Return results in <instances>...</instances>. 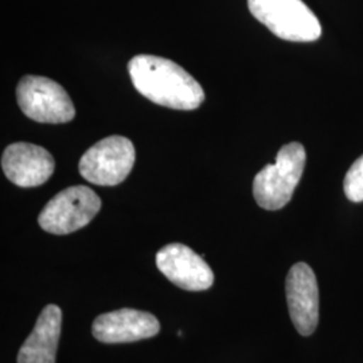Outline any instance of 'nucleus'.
<instances>
[{
	"instance_id": "obj_2",
	"label": "nucleus",
	"mask_w": 363,
	"mask_h": 363,
	"mask_svg": "<svg viewBox=\"0 0 363 363\" xmlns=\"http://www.w3.org/2000/svg\"><path fill=\"white\" fill-rule=\"evenodd\" d=\"M306 150L300 143L281 147L276 162L259 171L253 181V195L259 208L280 210L291 201L306 167Z\"/></svg>"
},
{
	"instance_id": "obj_3",
	"label": "nucleus",
	"mask_w": 363,
	"mask_h": 363,
	"mask_svg": "<svg viewBox=\"0 0 363 363\" xmlns=\"http://www.w3.org/2000/svg\"><path fill=\"white\" fill-rule=\"evenodd\" d=\"M247 7L279 38L313 42L322 35L318 16L303 0H247Z\"/></svg>"
},
{
	"instance_id": "obj_5",
	"label": "nucleus",
	"mask_w": 363,
	"mask_h": 363,
	"mask_svg": "<svg viewBox=\"0 0 363 363\" xmlns=\"http://www.w3.org/2000/svg\"><path fill=\"white\" fill-rule=\"evenodd\" d=\"M16 100L22 112L38 123L62 124L76 116L67 91L50 78L25 76L16 86Z\"/></svg>"
},
{
	"instance_id": "obj_11",
	"label": "nucleus",
	"mask_w": 363,
	"mask_h": 363,
	"mask_svg": "<svg viewBox=\"0 0 363 363\" xmlns=\"http://www.w3.org/2000/svg\"><path fill=\"white\" fill-rule=\"evenodd\" d=\"M61 325V308L55 304L46 306L40 312L30 337L19 350L18 363H55Z\"/></svg>"
},
{
	"instance_id": "obj_1",
	"label": "nucleus",
	"mask_w": 363,
	"mask_h": 363,
	"mask_svg": "<svg viewBox=\"0 0 363 363\" xmlns=\"http://www.w3.org/2000/svg\"><path fill=\"white\" fill-rule=\"evenodd\" d=\"M128 73L138 91L155 104L194 111L205 100V91L199 82L167 58L136 55L128 62Z\"/></svg>"
},
{
	"instance_id": "obj_9",
	"label": "nucleus",
	"mask_w": 363,
	"mask_h": 363,
	"mask_svg": "<svg viewBox=\"0 0 363 363\" xmlns=\"http://www.w3.org/2000/svg\"><path fill=\"white\" fill-rule=\"evenodd\" d=\"M1 169L13 184L37 187L49 181L55 169V162L50 152L39 145L13 143L3 152Z\"/></svg>"
},
{
	"instance_id": "obj_8",
	"label": "nucleus",
	"mask_w": 363,
	"mask_h": 363,
	"mask_svg": "<svg viewBox=\"0 0 363 363\" xmlns=\"http://www.w3.org/2000/svg\"><path fill=\"white\" fill-rule=\"evenodd\" d=\"M156 267L171 283L186 291H206L214 273L202 256L183 244H169L156 253Z\"/></svg>"
},
{
	"instance_id": "obj_7",
	"label": "nucleus",
	"mask_w": 363,
	"mask_h": 363,
	"mask_svg": "<svg viewBox=\"0 0 363 363\" xmlns=\"http://www.w3.org/2000/svg\"><path fill=\"white\" fill-rule=\"evenodd\" d=\"M286 292L289 315L295 328L300 335H311L319 322V288L310 265L298 262L289 269Z\"/></svg>"
},
{
	"instance_id": "obj_6",
	"label": "nucleus",
	"mask_w": 363,
	"mask_h": 363,
	"mask_svg": "<svg viewBox=\"0 0 363 363\" xmlns=\"http://www.w3.org/2000/svg\"><path fill=\"white\" fill-rule=\"evenodd\" d=\"M135 145L124 136H109L81 156L78 169L84 179L97 186H116L130 175L135 164Z\"/></svg>"
},
{
	"instance_id": "obj_10",
	"label": "nucleus",
	"mask_w": 363,
	"mask_h": 363,
	"mask_svg": "<svg viewBox=\"0 0 363 363\" xmlns=\"http://www.w3.org/2000/svg\"><path fill=\"white\" fill-rule=\"evenodd\" d=\"M160 331L159 320L150 312L121 308L96 318L91 333L103 343H130L155 337Z\"/></svg>"
},
{
	"instance_id": "obj_12",
	"label": "nucleus",
	"mask_w": 363,
	"mask_h": 363,
	"mask_svg": "<svg viewBox=\"0 0 363 363\" xmlns=\"http://www.w3.org/2000/svg\"><path fill=\"white\" fill-rule=\"evenodd\" d=\"M343 189L351 202H363V155L358 157L347 171Z\"/></svg>"
},
{
	"instance_id": "obj_4",
	"label": "nucleus",
	"mask_w": 363,
	"mask_h": 363,
	"mask_svg": "<svg viewBox=\"0 0 363 363\" xmlns=\"http://www.w3.org/2000/svg\"><path fill=\"white\" fill-rule=\"evenodd\" d=\"M101 208V199L86 186H73L52 198L40 211L39 226L52 234H70L86 226Z\"/></svg>"
}]
</instances>
